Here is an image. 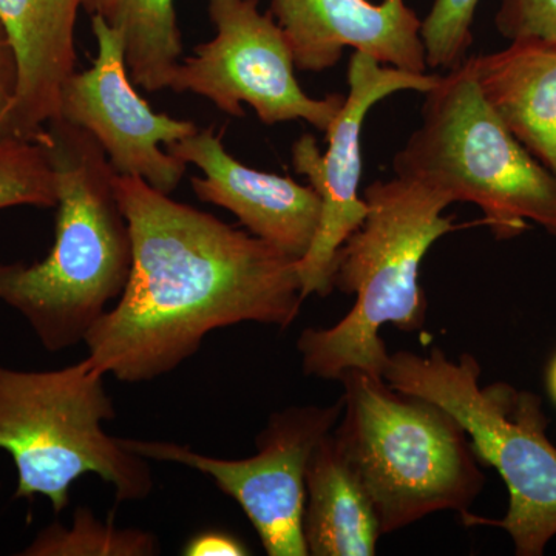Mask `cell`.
Listing matches in <instances>:
<instances>
[{
  "label": "cell",
  "instance_id": "4fadbf2b",
  "mask_svg": "<svg viewBox=\"0 0 556 556\" xmlns=\"http://www.w3.org/2000/svg\"><path fill=\"white\" fill-rule=\"evenodd\" d=\"M269 13L302 72L336 67L351 47L380 64L427 73L422 21L405 0H270Z\"/></svg>",
  "mask_w": 556,
  "mask_h": 556
},
{
  "label": "cell",
  "instance_id": "d6986e66",
  "mask_svg": "<svg viewBox=\"0 0 556 556\" xmlns=\"http://www.w3.org/2000/svg\"><path fill=\"white\" fill-rule=\"evenodd\" d=\"M56 204V177L43 146L16 138L0 141V211Z\"/></svg>",
  "mask_w": 556,
  "mask_h": 556
},
{
  "label": "cell",
  "instance_id": "3957f363",
  "mask_svg": "<svg viewBox=\"0 0 556 556\" xmlns=\"http://www.w3.org/2000/svg\"><path fill=\"white\" fill-rule=\"evenodd\" d=\"M368 212L339 249L332 288L356 294V305L334 327L306 328L298 350L306 376L339 380L348 369L382 378L388 351L380 328L422 329L427 299L420 266L428 249L456 229L442 212L447 193L415 178L378 179L364 190ZM383 379V378H382Z\"/></svg>",
  "mask_w": 556,
  "mask_h": 556
},
{
  "label": "cell",
  "instance_id": "e0dca14e",
  "mask_svg": "<svg viewBox=\"0 0 556 556\" xmlns=\"http://www.w3.org/2000/svg\"><path fill=\"white\" fill-rule=\"evenodd\" d=\"M83 9L123 35L131 83L149 93L169 89L182 53L175 0H84Z\"/></svg>",
  "mask_w": 556,
  "mask_h": 556
},
{
  "label": "cell",
  "instance_id": "7a4b0ae2",
  "mask_svg": "<svg viewBox=\"0 0 556 556\" xmlns=\"http://www.w3.org/2000/svg\"><path fill=\"white\" fill-rule=\"evenodd\" d=\"M38 142L56 177L53 247L31 265L0 263V302L27 320L49 353H60L83 343L121 298L134 254L116 172L100 142L62 118L51 119Z\"/></svg>",
  "mask_w": 556,
  "mask_h": 556
},
{
  "label": "cell",
  "instance_id": "8992f818",
  "mask_svg": "<svg viewBox=\"0 0 556 556\" xmlns=\"http://www.w3.org/2000/svg\"><path fill=\"white\" fill-rule=\"evenodd\" d=\"M104 378L87 358L51 371L0 364V450L16 467L13 500L43 496L60 515L72 485L87 475L112 485L118 503L152 493L149 459L105 433L116 412Z\"/></svg>",
  "mask_w": 556,
  "mask_h": 556
},
{
  "label": "cell",
  "instance_id": "8fae6325",
  "mask_svg": "<svg viewBox=\"0 0 556 556\" xmlns=\"http://www.w3.org/2000/svg\"><path fill=\"white\" fill-rule=\"evenodd\" d=\"M91 30L98 43L97 60L89 70L65 80L58 118L89 131L116 174L141 178L170 195L188 164L161 146L181 141L199 127L192 121L153 112L131 86L123 35L100 16H91Z\"/></svg>",
  "mask_w": 556,
  "mask_h": 556
},
{
  "label": "cell",
  "instance_id": "603a6c76",
  "mask_svg": "<svg viewBox=\"0 0 556 556\" xmlns=\"http://www.w3.org/2000/svg\"><path fill=\"white\" fill-rule=\"evenodd\" d=\"M186 556H244L249 555L247 546L239 538L218 530H206L190 538L182 547Z\"/></svg>",
  "mask_w": 556,
  "mask_h": 556
},
{
  "label": "cell",
  "instance_id": "30bf717a",
  "mask_svg": "<svg viewBox=\"0 0 556 556\" xmlns=\"http://www.w3.org/2000/svg\"><path fill=\"white\" fill-rule=\"evenodd\" d=\"M348 94L338 118L327 130L328 149L321 155L316 138L302 135L292 146V164L305 175L321 201L320 223L309 251L299 260L303 298H325L332 288L339 249L364 223L368 206L358 197L362 178V129L369 110L399 91L427 93L441 75L407 72L380 64L354 51L348 64Z\"/></svg>",
  "mask_w": 556,
  "mask_h": 556
},
{
  "label": "cell",
  "instance_id": "52a82bcc",
  "mask_svg": "<svg viewBox=\"0 0 556 556\" xmlns=\"http://www.w3.org/2000/svg\"><path fill=\"white\" fill-rule=\"evenodd\" d=\"M424 94L420 126L394 156V174L477 204L497 240L517 239L529 223L556 239V175L497 118L468 61Z\"/></svg>",
  "mask_w": 556,
  "mask_h": 556
},
{
  "label": "cell",
  "instance_id": "9c48e42d",
  "mask_svg": "<svg viewBox=\"0 0 556 556\" xmlns=\"http://www.w3.org/2000/svg\"><path fill=\"white\" fill-rule=\"evenodd\" d=\"M343 397L328 407H288L269 416L247 459L201 455L188 445L118 438L149 460L179 464L206 475L247 515L269 556L309 555L303 536L306 468L318 442L338 426Z\"/></svg>",
  "mask_w": 556,
  "mask_h": 556
},
{
  "label": "cell",
  "instance_id": "5b68a950",
  "mask_svg": "<svg viewBox=\"0 0 556 556\" xmlns=\"http://www.w3.org/2000/svg\"><path fill=\"white\" fill-rule=\"evenodd\" d=\"M382 378L394 390L426 397L459 420L479 460L495 468L508 490L503 519L464 514V525L506 530L518 556H541L556 536V445L541 397L510 383L481 386L471 354L452 361L439 348L427 356L388 354Z\"/></svg>",
  "mask_w": 556,
  "mask_h": 556
},
{
  "label": "cell",
  "instance_id": "7c38bea8",
  "mask_svg": "<svg viewBox=\"0 0 556 556\" xmlns=\"http://www.w3.org/2000/svg\"><path fill=\"white\" fill-rule=\"evenodd\" d=\"M166 150L203 172L190 179L201 201L228 208L249 233L291 257L300 260L309 251L321 215L313 186L252 169L230 155L214 129L195 131Z\"/></svg>",
  "mask_w": 556,
  "mask_h": 556
},
{
  "label": "cell",
  "instance_id": "cb8c5ba5",
  "mask_svg": "<svg viewBox=\"0 0 556 556\" xmlns=\"http://www.w3.org/2000/svg\"><path fill=\"white\" fill-rule=\"evenodd\" d=\"M547 388L548 393H551V397L554 399V402L556 404V354L555 357L552 358L551 365H548Z\"/></svg>",
  "mask_w": 556,
  "mask_h": 556
},
{
  "label": "cell",
  "instance_id": "9a60e30c",
  "mask_svg": "<svg viewBox=\"0 0 556 556\" xmlns=\"http://www.w3.org/2000/svg\"><path fill=\"white\" fill-rule=\"evenodd\" d=\"M467 61L497 118L556 175V42L510 40L507 49Z\"/></svg>",
  "mask_w": 556,
  "mask_h": 556
},
{
  "label": "cell",
  "instance_id": "2e32d148",
  "mask_svg": "<svg viewBox=\"0 0 556 556\" xmlns=\"http://www.w3.org/2000/svg\"><path fill=\"white\" fill-rule=\"evenodd\" d=\"M303 536L313 556H372L380 532L367 490L334 434H327L306 468Z\"/></svg>",
  "mask_w": 556,
  "mask_h": 556
},
{
  "label": "cell",
  "instance_id": "6da1fadb",
  "mask_svg": "<svg viewBox=\"0 0 556 556\" xmlns=\"http://www.w3.org/2000/svg\"><path fill=\"white\" fill-rule=\"evenodd\" d=\"M129 222L126 288L86 343L90 367L119 382L163 378L215 329H287L302 309L299 260L137 177L113 178Z\"/></svg>",
  "mask_w": 556,
  "mask_h": 556
},
{
  "label": "cell",
  "instance_id": "7402d4cb",
  "mask_svg": "<svg viewBox=\"0 0 556 556\" xmlns=\"http://www.w3.org/2000/svg\"><path fill=\"white\" fill-rule=\"evenodd\" d=\"M20 87V62L5 25L0 21V141L10 139L9 116Z\"/></svg>",
  "mask_w": 556,
  "mask_h": 556
},
{
  "label": "cell",
  "instance_id": "ac0fdd59",
  "mask_svg": "<svg viewBox=\"0 0 556 556\" xmlns=\"http://www.w3.org/2000/svg\"><path fill=\"white\" fill-rule=\"evenodd\" d=\"M159 540L139 529H121L101 521L87 507L76 508L70 526L50 525L20 555L24 556H152Z\"/></svg>",
  "mask_w": 556,
  "mask_h": 556
},
{
  "label": "cell",
  "instance_id": "ffe728a7",
  "mask_svg": "<svg viewBox=\"0 0 556 556\" xmlns=\"http://www.w3.org/2000/svg\"><path fill=\"white\" fill-rule=\"evenodd\" d=\"M478 3L479 0H434L420 25L428 67L448 72L467 60Z\"/></svg>",
  "mask_w": 556,
  "mask_h": 556
},
{
  "label": "cell",
  "instance_id": "5bb4252c",
  "mask_svg": "<svg viewBox=\"0 0 556 556\" xmlns=\"http://www.w3.org/2000/svg\"><path fill=\"white\" fill-rule=\"evenodd\" d=\"M84 0H0V21L20 62L9 137L38 142L60 113L61 91L76 72L75 28Z\"/></svg>",
  "mask_w": 556,
  "mask_h": 556
},
{
  "label": "cell",
  "instance_id": "44dd1931",
  "mask_svg": "<svg viewBox=\"0 0 556 556\" xmlns=\"http://www.w3.org/2000/svg\"><path fill=\"white\" fill-rule=\"evenodd\" d=\"M495 24L508 40L556 42V0H501Z\"/></svg>",
  "mask_w": 556,
  "mask_h": 556
},
{
  "label": "cell",
  "instance_id": "ba28073f",
  "mask_svg": "<svg viewBox=\"0 0 556 556\" xmlns=\"http://www.w3.org/2000/svg\"><path fill=\"white\" fill-rule=\"evenodd\" d=\"M206 2L217 35L179 62L169 89L200 94L233 118H243L241 104H248L265 126L302 119L327 134L345 97L317 100L305 93L295 78L291 43L273 14L262 13L258 0Z\"/></svg>",
  "mask_w": 556,
  "mask_h": 556
},
{
  "label": "cell",
  "instance_id": "277c9868",
  "mask_svg": "<svg viewBox=\"0 0 556 556\" xmlns=\"http://www.w3.org/2000/svg\"><path fill=\"white\" fill-rule=\"evenodd\" d=\"M332 430L367 490L382 535L431 514H468L485 484L467 431L452 413L382 378L348 369Z\"/></svg>",
  "mask_w": 556,
  "mask_h": 556
}]
</instances>
